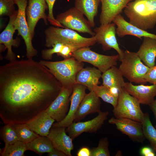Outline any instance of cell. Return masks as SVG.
<instances>
[{
  "instance_id": "1",
  "label": "cell",
  "mask_w": 156,
  "mask_h": 156,
  "mask_svg": "<svg viewBox=\"0 0 156 156\" xmlns=\"http://www.w3.org/2000/svg\"><path fill=\"white\" fill-rule=\"evenodd\" d=\"M62 86L49 69L32 59L0 67V117L5 124L27 123L45 111Z\"/></svg>"
},
{
  "instance_id": "2",
  "label": "cell",
  "mask_w": 156,
  "mask_h": 156,
  "mask_svg": "<svg viewBox=\"0 0 156 156\" xmlns=\"http://www.w3.org/2000/svg\"><path fill=\"white\" fill-rule=\"evenodd\" d=\"M124 12L130 23L143 30L152 29L156 25V0H133Z\"/></svg>"
},
{
  "instance_id": "3",
  "label": "cell",
  "mask_w": 156,
  "mask_h": 156,
  "mask_svg": "<svg viewBox=\"0 0 156 156\" xmlns=\"http://www.w3.org/2000/svg\"><path fill=\"white\" fill-rule=\"evenodd\" d=\"M40 62L49 69L64 88H73L77 83L76 75L84 66L83 62L73 57L60 61Z\"/></svg>"
},
{
  "instance_id": "4",
  "label": "cell",
  "mask_w": 156,
  "mask_h": 156,
  "mask_svg": "<svg viewBox=\"0 0 156 156\" xmlns=\"http://www.w3.org/2000/svg\"><path fill=\"white\" fill-rule=\"evenodd\" d=\"M46 47L51 48L55 42H62L74 47L77 49L90 47L96 43L95 36L83 37L74 30L67 28L51 26L44 32Z\"/></svg>"
},
{
  "instance_id": "5",
  "label": "cell",
  "mask_w": 156,
  "mask_h": 156,
  "mask_svg": "<svg viewBox=\"0 0 156 156\" xmlns=\"http://www.w3.org/2000/svg\"><path fill=\"white\" fill-rule=\"evenodd\" d=\"M118 69L130 82L146 83L144 77L149 68L143 64L136 52L126 50Z\"/></svg>"
},
{
  "instance_id": "6",
  "label": "cell",
  "mask_w": 156,
  "mask_h": 156,
  "mask_svg": "<svg viewBox=\"0 0 156 156\" xmlns=\"http://www.w3.org/2000/svg\"><path fill=\"white\" fill-rule=\"evenodd\" d=\"M140 103L122 88L119 91L117 103L113 112L116 118H127L141 122L144 113Z\"/></svg>"
},
{
  "instance_id": "7",
  "label": "cell",
  "mask_w": 156,
  "mask_h": 156,
  "mask_svg": "<svg viewBox=\"0 0 156 156\" xmlns=\"http://www.w3.org/2000/svg\"><path fill=\"white\" fill-rule=\"evenodd\" d=\"M18 8L17 16L14 22L15 29L18 31V35L21 36L25 42L26 51V57L32 59L36 55L38 51L34 47L32 38L28 26L26 15L28 0H14Z\"/></svg>"
},
{
  "instance_id": "8",
  "label": "cell",
  "mask_w": 156,
  "mask_h": 156,
  "mask_svg": "<svg viewBox=\"0 0 156 156\" xmlns=\"http://www.w3.org/2000/svg\"><path fill=\"white\" fill-rule=\"evenodd\" d=\"M72 57L81 62L88 63L97 67L103 73L114 66L119 60L118 54L107 55L91 50L89 47L80 48L75 51Z\"/></svg>"
},
{
  "instance_id": "9",
  "label": "cell",
  "mask_w": 156,
  "mask_h": 156,
  "mask_svg": "<svg viewBox=\"0 0 156 156\" xmlns=\"http://www.w3.org/2000/svg\"><path fill=\"white\" fill-rule=\"evenodd\" d=\"M83 15L74 7L58 14L55 19L65 28L79 32L87 33L94 36L95 33L92 30L89 21Z\"/></svg>"
},
{
  "instance_id": "10",
  "label": "cell",
  "mask_w": 156,
  "mask_h": 156,
  "mask_svg": "<svg viewBox=\"0 0 156 156\" xmlns=\"http://www.w3.org/2000/svg\"><path fill=\"white\" fill-rule=\"evenodd\" d=\"M114 23L101 25L95 28L94 31L96 42L101 45L105 51L113 49L119 56L121 61L124 55V52L119 47L116 37V27Z\"/></svg>"
},
{
  "instance_id": "11",
  "label": "cell",
  "mask_w": 156,
  "mask_h": 156,
  "mask_svg": "<svg viewBox=\"0 0 156 156\" xmlns=\"http://www.w3.org/2000/svg\"><path fill=\"white\" fill-rule=\"evenodd\" d=\"M73 89V87L62 88L58 95L45 111L57 122L62 121L68 114Z\"/></svg>"
},
{
  "instance_id": "12",
  "label": "cell",
  "mask_w": 156,
  "mask_h": 156,
  "mask_svg": "<svg viewBox=\"0 0 156 156\" xmlns=\"http://www.w3.org/2000/svg\"><path fill=\"white\" fill-rule=\"evenodd\" d=\"M109 114L108 111H101L92 120L82 122H73L67 127L66 132L73 139L83 132H96L103 125Z\"/></svg>"
},
{
  "instance_id": "13",
  "label": "cell",
  "mask_w": 156,
  "mask_h": 156,
  "mask_svg": "<svg viewBox=\"0 0 156 156\" xmlns=\"http://www.w3.org/2000/svg\"><path fill=\"white\" fill-rule=\"evenodd\" d=\"M108 122L134 141L142 144L145 139L141 122L127 118H112Z\"/></svg>"
},
{
  "instance_id": "14",
  "label": "cell",
  "mask_w": 156,
  "mask_h": 156,
  "mask_svg": "<svg viewBox=\"0 0 156 156\" xmlns=\"http://www.w3.org/2000/svg\"><path fill=\"white\" fill-rule=\"evenodd\" d=\"M28 0V5L26 10L27 20L33 39L35 27L39 20L43 19L45 24L47 25V15L45 11L48 9V7L45 0Z\"/></svg>"
},
{
  "instance_id": "15",
  "label": "cell",
  "mask_w": 156,
  "mask_h": 156,
  "mask_svg": "<svg viewBox=\"0 0 156 156\" xmlns=\"http://www.w3.org/2000/svg\"><path fill=\"white\" fill-rule=\"evenodd\" d=\"M66 127L52 126L47 137L55 149L62 152L67 156H71L73 150V139L67 135Z\"/></svg>"
},
{
  "instance_id": "16",
  "label": "cell",
  "mask_w": 156,
  "mask_h": 156,
  "mask_svg": "<svg viewBox=\"0 0 156 156\" xmlns=\"http://www.w3.org/2000/svg\"><path fill=\"white\" fill-rule=\"evenodd\" d=\"M87 87L76 83L73 87V92L70 97V105L66 116L62 121L53 123L54 126L68 127L73 122L75 116L79 105L86 94Z\"/></svg>"
},
{
  "instance_id": "17",
  "label": "cell",
  "mask_w": 156,
  "mask_h": 156,
  "mask_svg": "<svg viewBox=\"0 0 156 156\" xmlns=\"http://www.w3.org/2000/svg\"><path fill=\"white\" fill-rule=\"evenodd\" d=\"M18 11L9 17L8 24L3 31L0 34V43L4 46L5 50L7 49V53L5 56V59L10 62L16 60V55L12 51V47L18 48L20 44V39L18 38L14 39L13 35L16 30L14 25V22L17 14Z\"/></svg>"
},
{
  "instance_id": "18",
  "label": "cell",
  "mask_w": 156,
  "mask_h": 156,
  "mask_svg": "<svg viewBox=\"0 0 156 156\" xmlns=\"http://www.w3.org/2000/svg\"><path fill=\"white\" fill-rule=\"evenodd\" d=\"M133 0H100L101 12L99 21L101 25L111 23L120 14L127 4Z\"/></svg>"
},
{
  "instance_id": "19",
  "label": "cell",
  "mask_w": 156,
  "mask_h": 156,
  "mask_svg": "<svg viewBox=\"0 0 156 156\" xmlns=\"http://www.w3.org/2000/svg\"><path fill=\"white\" fill-rule=\"evenodd\" d=\"M124 88L135 98L140 104L149 105L156 96V85H133L131 82H125Z\"/></svg>"
},
{
  "instance_id": "20",
  "label": "cell",
  "mask_w": 156,
  "mask_h": 156,
  "mask_svg": "<svg viewBox=\"0 0 156 156\" xmlns=\"http://www.w3.org/2000/svg\"><path fill=\"white\" fill-rule=\"evenodd\" d=\"M101 102L92 91L86 94L76 112L73 122H78L83 119L87 115L98 113L100 109Z\"/></svg>"
},
{
  "instance_id": "21",
  "label": "cell",
  "mask_w": 156,
  "mask_h": 156,
  "mask_svg": "<svg viewBox=\"0 0 156 156\" xmlns=\"http://www.w3.org/2000/svg\"><path fill=\"white\" fill-rule=\"evenodd\" d=\"M112 22L117 27L116 34L119 37L122 38L127 35H131L141 39L144 37L156 38V35L141 29L128 22L120 14L117 15Z\"/></svg>"
},
{
  "instance_id": "22",
  "label": "cell",
  "mask_w": 156,
  "mask_h": 156,
  "mask_svg": "<svg viewBox=\"0 0 156 156\" xmlns=\"http://www.w3.org/2000/svg\"><path fill=\"white\" fill-rule=\"evenodd\" d=\"M137 54L144 64L149 68L155 65L156 57V38L144 37Z\"/></svg>"
},
{
  "instance_id": "23",
  "label": "cell",
  "mask_w": 156,
  "mask_h": 156,
  "mask_svg": "<svg viewBox=\"0 0 156 156\" xmlns=\"http://www.w3.org/2000/svg\"><path fill=\"white\" fill-rule=\"evenodd\" d=\"M101 73L99 69L94 67L83 68L76 75V83L85 86L90 91H91L95 86L100 83Z\"/></svg>"
},
{
  "instance_id": "24",
  "label": "cell",
  "mask_w": 156,
  "mask_h": 156,
  "mask_svg": "<svg viewBox=\"0 0 156 156\" xmlns=\"http://www.w3.org/2000/svg\"><path fill=\"white\" fill-rule=\"evenodd\" d=\"M55 121L44 111L27 124L31 130L38 135L47 136Z\"/></svg>"
},
{
  "instance_id": "25",
  "label": "cell",
  "mask_w": 156,
  "mask_h": 156,
  "mask_svg": "<svg viewBox=\"0 0 156 156\" xmlns=\"http://www.w3.org/2000/svg\"><path fill=\"white\" fill-rule=\"evenodd\" d=\"M123 77L118 68L114 66L103 73L101 77L102 85L119 91L124 88L125 84Z\"/></svg>"
},
{
  "instance_id": "26",
  "label": "cell",
  "mask_w": 156,
  "mask_h": 156,
  "mask_svg": "<svg viewBox=\"0 0 156 156\" xmlns=\"http://www.w3.org/2000/svg\"><path fill=\"white\" fill-rule=\"evenodd\" d=\"M100 2V0H75L74 7L85 16L92 28L95 26L94 18Z\"/></svg>"
},
{
  "instance_id": "27",
  "label": "cell",
  "mask_w": 156,
  "mask_h": 156,
  "mask_svg": "<svg viewBox=\"0 0 156 156\" xmlns=\"http://www.w3.org/2000/svg\"><path fill=\"white\" fill-rule=\"evenodd\" d=\"M52 48L42 50L41 52V56L44 60H51L53 55L56 53L60 56L66 59L72 57L73 53L78 49L76 48L65 43L59 42H55L52 46Z\"/></svg>"
},
{
  "instance_id": "28",
  "label": "cell",
  "mask_w": 156,
  "mask_h": 156,
  "mask_svg": "<svg viewBox=\"0 0 156 156\" xmlns=\"http://www.w3.org/2000/svg\"><path fill=\"white\" fill-rule=\"evenodd\" d=\"M27 150H30L41 155L49 153L54 149L47 136H39L26 144Z\"/></svg>"
},
{
  "instance_id": "29",
  "label": "cell",
  "mask_w": 156,
  "mask_h": 156,
  "mask_svg": "<svg viewBox=\"0 0 156 156\" xmlns=\"http://www.w3.org/2000/svg\"><path fill=\"white\" fill-rule=\"evenodd\" d=\"M92 90L98 97L111 104L114 108L116 106L119 95V91L117 90L110 88L102 85L95 86Z\"/></svg>"
},
{
  "instance_id": "30",
  "label": "cell",
  "mask_w": 156,
  "mask_h": 156,
  "mask_svg": "<svg viewBox=\"0 0 156 156\" xmlns=\"http://www.w3.org/2000/svg\"><path fill=\"white\" fill-rule=\"evenodd\" d=\"M141 123L145 138L149 141L152 149L156 152V129L153 126L148 112L144 113Z\"/></svg>"
},
{
  "instance_id": "31",
  "label": "cell",
  "mask_w": 156,
  "mask_h": 156,
  "mask_svg": "<svg viewBox=\"0 0 156 156\" xmlns=\"http://www.w3.org/2000/svg\"><path fill=\"white\" fill-rule=\"evenodd\" d=\"M18 140L26 144L39 136L31 130L27 123L13 124Z\"/></svg>"
},
{
  "instance_id": "32",
  "label": "cell",
  "mask_w": 156,
  "mask_h": 156,
  "mask_svg": "<svg viewBox=\"0 0 156 156\" xmlns=\"http://www.w3.org/2000/svg\"><path fill=\"white\" fill-rule=\"evenodd\" d=\"M27 150L26 144L18 141L11 144H5L1 150V156H23Z\"/></svg>"
},
{
  "instance_id": "33",
  "label": "cell",
  "mask_w": 156,
  "mask_h": 156,
  "mask_svg": "<svg viewBox=\"0 0 156 156\" xmlns=\"http://www.w3.org/2000/svg\"><path fill=\"white\" fill-rule=\"evenodd\" d=\"M0 136L5 144H11L19 141L13 124H5L1 127Z\"/></svg>"
},
{
  "instance_id": "34",
  "label": "cell",
  "mask_w": 156,
  "mask_h": 156,
  "mask_svg": "<svg viewBox=\"0 0 156 156\" xmlns=\"http://www.w3.org/2000/svg\"><path fill=\"white\" fill-rule=\"evenodd\" d=\"M109 142L107 138H104L100 139L98 146L92 148L90 156H109L110 155L108 147Z\"/></svg>"
},
{
  "instance_id": "35",
  "label": "cell",
  "mask_w": 156,
  "mask_h": 156,
  "mask_svg": "<svg viewBox=\"0 0 156 156\" xmlns=\"http://www.w3.org/2000/svg\"><path fill=\"white\" fill-rule=\"evenodd\" d=\"M14 0H0V16H11L17 10H15Z\"/></svg>"
},
{
  "instance_id": "36",
  "label": "cell",
  "mask_w": 156,
  "mask_h": 156,
  "mask_svg": "<svg viewBox=\"0 0 156 156\" xmlns=\"http://www.w3.org/2000/svg\"><path fill=\"white\" fill-rule=\"evenodd\" d=\"M48 7L49 13L47 15L48 21L53 25L65 28L64 27L58 22L53 16V8L56 0H45Z\"/></svg>"
},
{
  "instance_id": "37",
  "label": "cell",
  "mask_w": 156,
  "mask_h": 156,
  "mask_svg": "<svg viewBox=\"0 0 156 156\" xmlns=\"http://www.w3.org/2000/svg\"><path fill=\"white\" fill-rule=\"evenodd\" d=\"M144 79L146 82L156 85V65L149 68Z\"/></svg>"
},
{
  "instance_id": "38",
  "label": "cell",
  "mask_w": 156,
  "mask_h": 156,
  "mask_svg": "<svg viewBox=\"0 0 156 156\" xmlns=\"http://www.w3.org/2000/svg\"><path fill=\"white\" fill-rule=\"evenodd\" d=\"M77 155V156H90L91 150L88 147H83L78 151Z\"/></svg>"
},
{
  "instance_id": "39",
  "label": "cell",
  "mask_w": 156,
  "mask_h": 156,
  "mask_svg": "<svg viewBox=\"0 0 156 156\" xmlns=\"http://www.w3.org/2000/svg\"><path fill=\"white\" fill-rule=\"evenodd\" d=\"M154 151L153 149L148 147H144L141 149L140 153L141 155L144 156H148V154Z\"/></svg>"
},
{
  "instance_id": "40",
  "label": "cell",
  "mask_w": 156,
  "mask_h": 156,
  "mask_svg": "<svg viewBox=\"0 0 156 156\" xmlns=\"http://www.w3.org/2000/svg\"><path fill=\"white\" fill-rule=\"evenodd\" d=\"M47 155L48 156H67L64 153L55 148L51 152L48 153Z\"/></svg>"
},
{
  "instance_id": "41",
  "label": "cell",
  "mask_w": 156,
  "mask_h": 156,
  "mask_svg": "<svg viewBox=\"0 0 156 156\" xmlns=\"http://www.w3.org/2000/svg\"><path fill=\"white\" fill-rule=\"evenodd\" d=\"M149 105L151 109L153 112L156 120V99H154Z\"/></svg>"
},
{
  "instance_id": "42",
  "label": "cell",
  "mask_w": 156,
  "mask_h": 156,
  "mask_svg": "<svg viewBox=\"0 0 156 156\" xmlns=\"http://www.w3.org/2000/svg\"><path fill=\"white\" fill-rule=\"evenodd\" d=\"M155 128L156 129V125L155 126Z\"/></svg>"
}]
</instances>
